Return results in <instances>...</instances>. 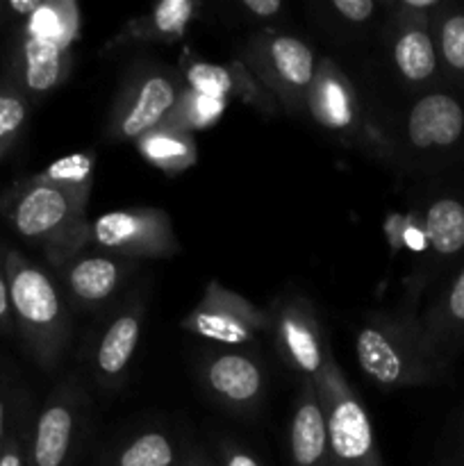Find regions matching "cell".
I'll list each match as a JSON object with an SVG mask.
<instances>
[{"mask_svg":"<svg viewBox=\"0 0 464 466\" xmlns=\"http://www.w3.org/2000/svg\"><path fill=\"white\" fill-rule=\"evenodd\" d=\"M14 330L32 362L55 371L71 341V303L57 278L16 248L5 253Z\"/></svg>","mask_w":464,"mask_h":466,"instance_id":"obj_1","label":"cell"},{"mask_svg":"<svg viewBox=\"0 0 464 466\" xmlns=\"http://www.w3.org/2000/svg\"><path fill=\"white\" fill-rule=\"evenodd\" d=\"M355 358L364 376L387 391L437 385L446 376L417 312L367 314L355 328Z\"/></svg>","mask_w":464,"mask_h":466,"instance_id":"obj_2","label":"cell"},{"mask_svg":"<svg viewBox=\"0 0 464 466\" xmlns=\"http://www.w3.org/2000/svg\"><path fill=\"white\" fill-rule=\"evenodd\" d=\"M86 212L89 200L39 182L35 176L21 177L0 194V217L21 239L39 246L48 262L89 246Z\"/></svg>","mask_w":464,"mask_h":466,"instance_id":"obj_3","label":"cell"},{"mask_svg":"<svg viewBox=\"0 0 464 466\" xmlns=\"http://www.w3.org/2000/svg\"><path fill=\"white\" fill-rule=\"evenodd\" d=\"M185 86L182 73L164 64L150 59L132 62L123 71L109 105L105 137L112 144H136L166 121Z\"/></svg>","mask_w":464,"mask_h":466,"instance_id":"obj_4","label":"cell"},{"mask_svg":"<svg viewBox=\"0 0 464 466\" xmlns=\"http://www.w3.org/2000/svg\"><path fill=\"white\" fill-rule=\"evenodd\" d=\"M314 387L326 419L332 466H385L367 408L346 380L332 353L328 355Z\"/></svg>","mask_w":464,"mask_h":466,"instance_id":"obj_5","label":"cell"},{"mask_svg":"<svg viewBox=\"0 0 464 466\" xmlns=\"http://www.w3.org/2000/svg\"><path fill=\"white\" fill-rule=\"evenodd\" d=\"M241 62L277 105L291 114L308 112V96L317 76V57L303 39L267 27L246 41Z\"/></svg>","mask_w":464,"mask_h":466,"instance_id":"obj_6","label":"cell"},{"mask_svg":"<svg viewBox=\"0 0 464 466\" xmlns=\"http://www.w3.org/2000/svg\"><path fill=\"white\" fill-rule=\"evenodd\" d=\"M180 328L218 349L250 350L264 335H271V314L218 280H209Z\"/></svg>","mask_w":464,"mask_h":466,"instance_id":"obj_7","label":"cell"},{"mask_svg":"<svg viewBox=\"0 0 464 466\" xmlns=\"http://www.w3.org/2000/svg\"><path fill=\"white\" fill-rule=\"evenodd\" d=\"M89 246L132 262L168 259L182 250L171 217L159 208H127L100 214L89 226Z\"/></svg>","mask_w":464,"mask_h":466,"instance_id":"obj_8","label":"cell"},{"mask_svg":"<svg viewBox=\"0 0 464 466\" xmlns=\"http://www.w3.org/2000/svg\"><path fill=\"white\" fill-rule=\"evenodd\" d=\"M308 114L332 135L358 141L376 155L389 153V139L368 121L358 89L330 57L317 64L312 89L308 96Z\"/></svg>","mask_w":464,"mask_h":466,"instance_id":"obj_9","label":"cell"},{"mask_svg":"<svg viewBox=\"0 0 464 466\" xmlns=\"http://www.w3.org/2000/svg\"><path fill=\"white\" fill-rule=\"evenodd\" d=\"M86 394L76 376L48 394L27 440V466H71L85 432Z\"/></svg>","mask_w":464,"mask_h":466,"instance_id":"obj_10","label":"cell"},{"mask_svg":"<svg viewBox=\"0 0 464 466\" xmlns=\"http://www.w3.org/2000/svg\"><path fill=\"white\" fill-rule=\"evenodd\" d=\"M405 141L412 153L446 162L464 153V89L439 85L423 91L405 114Z\"/></svg>","mask_w":464,"mask_h":466,"instance_id":"obj_11","label":"cell"},{"mask_svg":"<svg viewBox=\"0 0 464 466\" xmlns=\"http://www.w3.org/2000/svg\"><path fill=\"white\" fill-rule=\"evenodd\" d=\"M268 314L282 362L300 373L303 380H317L326 367L330 346L312 300L303 294H282Z\"/></svg>","mask_w":464,"mask_h":466,"instance_id":"obj_12","label":"cell"},{"mask_svg":"<svg viewBox=\"0 0 464 466\" xmlns=\"http://www.w3.org/2000/svg\"><path fill=\"white\" fill-rule=\"evenodd\" d=\"M136 264L139 262L86 246L66 258L55 259L50 267L55 268L59 287L71 308L80 312H98L116 299L127 278L136 271Z\"/></svg>","mask_w":464,"mask_h":466,"instance_id":"obj_13","label":"cell"},{"mask_svg":"<svg viewBox=\"0 0 464 466\" xmlns=\"http://www.w3.org/2000/svg\"><path fill=\"white\" fill-rule=\"evenodd\" d=\"M71 48L50 39H41L23 25H14L5 48L0 76L14 82L32 100V105L57 91L71 77Z\"/></svg>","mask_w":464,"mask_h":466,"instance_id":"obj_14","label":"cell"},{"mask_svg":"<svg viewBox=\"0 0 464 466\" xmlns=\"http://www.w3.org/2000/svg\"><path fill=\"white\" fill-rule=\"evenodd\" d=\"M200 382L218 405L248 414L264 403L268 373L250 350L214 349L200 360Z\"/></svg>","mask_w":464,"mask_h":466,"instance_id":"obj_15","label":"cell"},{"mask_svg":"<svg viewBox=\"0 0 464 466\" xmlns=\"http://www.w3.org/2000/svg\"><path fill=\"white\" fill-rule=\"evenodd\" d=\"M144 296L132 294L118 305L107 326L103 328L91 353V371L100 390H118L126 385L144 335Z\"/></svg>","mask_w":464,"mask_h":466,"instance_id":"obj_16","label":"cell"},{"mask_svg":"<svg viewBox=\"0 0 464 466\" xmlns=\"http://www.w3.org/2000/svg\"><path fill=\"white\" fill-rule=\"evenodd\" d=\"M423 255V285L464 264V196L439 194L430 198L419 218Z\"/></svg>","mask_w":464,"mask_h":466,"instance_id":"obj_17","label":"cell"},{"mask_svg":"<svg viewBox=\"0 0 464 466\" xmlns=\"http://www.w3.org/2000/svg\"><path fill=\"white\" fill-rule=\"evenodd\" d=\"M389 57L396 76L409 91L423 94L444 85L430 23L391 16Z\"/></svg>","mask_w":464,"mask_h":466,"instance_id":"obj_18","label":"cell"},{"mask_svg":"<svg viewBox=\"0 0 464 466\" xmlns=\"http://www.w3.org/2000/svg\"><path fill=\"white\" fill-rule=\"evenodd\" d=\"M182 77H185V85L198 94L212 96V98L226 100V103L239 100L268 116L277 112L276 98L259 85L257 77L248 71L241 59L227 64L187 59Z\"/></svg>","mask_w":464,"mask_h":466,"instance_id":"obj_19","label":"cell"},{"mask_svg":"<svg viewBox=\"0 0 464 466\" xmlns=\"http://www.w3.org/2000/svg\"><path fill=\"white\" fill-rule=\"evenodd\" d=\"M428 349L444 369L464 349V264L453 271L444 289L421 314Z\"/></svg>","mask_w":464,"mask_h":466,"instance_id":"obj_20","label":"cell"},{"mask_svg":"<svg viewBox=\"0 0 464 466\" xmlns=\"http://www.w3.org/2000/svg\"><path fill=\"white\" fill-rule=\"evenodd\" d=\"M200 9H203V3H196V0H164L150 7L148 12L130 18L112 36L105 50L146 44H176L185 36L187 27L198 18Z\"/></svg>","mask_w":464,"mask_h":466,"instance_id":"obj_21","label":"cell"},{"mask_svg":"<svg viewBox=\"0 0 464 466\" xmlns=\"http://www.w3.org/2000/svg\"><path fill=\"white\" fill-rule=\"evenodd\" d=\"M289 455L291 466H332L326 419L312 380L300 382L296 394L289 426Z\"/></svg>","mask_w":464,"mask_h":466,"instance_id":"obj_22","label":"cell"},{"mask_svg":"<svg viewBox=\"0 0 464 466\" xmlns=\"http://www.w3.org/2000/svg\"><path fill=\"white\" fill-rule=\"evenodd\" d=\"M146 164L166 176H180L198 162L196 137L171 123H162L135 144Z\"/></svg>","mask_w":464,"mask_h":466,"instance_id":"obj_23","label":"cell"},{"mask_svg":"<svg viewBox=\"0 0 464 466\" xmlns=\"http://www.w3.org/2000/svg\"><path fill=\"white\" fill-rule=\"evenodd\" d=\"M437 57L446 85L464 89V3H446L432 23Z\"/></svg>","mask_w":464,"mask_h":466,"instance_id":"obj_24","label":"cell"},{"mask_svg":"<svg viewBox=\"0 0 464 466\" xmlns=\"http://www.w3.org/2000/svg\"><path fill=\"white\" fill-rule=\"evenodd\" d=\"M21 25L41 39H50L71 48L73 41L80 36V5L73 0H44L41 7Z\"/></svg>","mask_w":464,"mask_h":466,"instance_id":"obj_25","label":"cell"},{"mask_svg":"<svg viewBox=\"0 0 464 466\" xmlns=\"http://www.w3.org/2000/svg\"><path fill=\"white\" fill-rule=\"evenodd\" d=\"M94 171H96V155L91 153H73L66 157H59L50 162L48 167L35 173L39 182H45L50 187L76 194L80 198H91V187H94Z\"/></svg>","mask_w":464,"mask_h":466,"instance_id":"obj_26","label":"cell"},{"mask_svg":"<svg viewBox=\"0 0 464 466\" xmlns=\"http://www.w3.org/2000/svg\"><path fill=\"white\" fill-rule=\"evenodd\" d=\"M32 116V100L0 76V162L14 153Z\"/></svg>","mask_w":464,"mask_h":466,"instance_id":"obj_27","label":"cell"},{"mask_svg":"<svg viewBox=\"0 0 464 466\" xmlns=\"http://www.w3.org/2000/svg\"><path fill=\"white\" fill-rule=\"evenodd\" d=\"M176 446L166 432L146 431L123 444L107 466H176Z\"/></svg>","mask_w":464,"mask_h":466,"instance_id":"obj_28","label":"cell"},{"mask_svg":"<svg viewBox=\"0 0 464 466\" xmlns=\"http://www.w3.org/2000/svg\"><path fill=\"white\" fill-rule=\"evenodd\" d=\"M226 100L212 98V96L198 94V91L185 86L180 98H177L176 107H173V112L168 114V118L164 123H171V126L194 135V132L217 126L218 118L226 114Z\"/></svg>","mask_w":464,"mask_h":466,"instance_id":"obj_29","label":"cell"},{"mask_svg":"<svg viewBox=\"0 0 464 466\" xmlns=\"http://www.w3.org/2000/svg\"><path fill=\"white\" fill-rule=\"evenodd\" d=\"M30 419L18 396L14 408L12 423H9L7 437H5L3 451H0V466H27V440H30Z\"/></svg>","mask_w":464,"mask_h":466,"instance_id":"obj_30","label":"cell"},{"mask_svg":"<svg viewBox=\"0 0 464 466\" xmlns=\"http://www.w3.org/2000/svg\"><path fill=\"white\" fill-rule=\"evenodd\" d=\"M330 9L350 25H362L373 18L378 12V5L373 0H332Z\"/></svg>","mask_w":464,"mask_h":466,"instance_id":"obj_31","label":"cell"},{"mask_svg":"<svg viewBox=\"0 0 464 466\" xmlns=\"http://www.w3.org/2000/svg\"><path fill=\"white\" fill-rule=\"evenodd\" d=\"M5 253H7V248L0 246V335L12 337L16 335V330H14L12 303H9V282L7 268H5Z\"/></svg>","mask_w":464,"mask_h":466,"instance_id":"obj_32","label":"cell"},{"mask_svg":"<svg viewBox=\"0 0 464 466\" xmlns=\"http://www.w3.org/2000/svg\"><path fill=\"white\" fill-rule=\"evenodd\" d=\"M218 462H221V466H262L248 449H244V446L232 440H223L218 444Z\"/></svg>","mask_w":464,"mask_h":466,"instance_id":"obj_33","label":"cell"},{"mask_svg":"<svg viewBox=\"0 0 464 466\" xmlns=\"http://www.w3.org/2000/svg\"><path fill=\"white\" fill-rule=\"evenodd\" d=\"M16 399H18V394L16 391L9 390L7 378H5L3 371H0V451H3L5 437H7L9 423H12L14 408H16Z\"/></svg>","mask_w":464,"mask_h":466,"instance_id":"obj_34","label":"cell"},{"mask_svg":"<svg viewBox=\"0 0 464 466\" xmlns=\"http://www.w3.org/2000/svg\"><path fill=\"white\" fill-rule=\"evenodd\" d=\"M239 7L246 16H253L257 21H268V18H276L277 14H282L285 5L280 0H241Z\"/></svg>","mask_w":464,"mask_h":466,"instance_id":"obj_35","label":"cell"},{"mask_svg":"<svg viewBox=\"0 0 464 466\" xmlns=\"http://www.w3.org/2000/svg\"><path fill=\"white\" fill-rule=\"evenodd\" d=\"M177 464L180 466H214L212 460H209L203 451L194 449V446H189V449L182 453V458L177 460Z\"/></svg>","mask_w":464,"mask_h":466,"instance_id":"obj_36","label":"cell"},{"mask_svg":"<svg viewBox=\"0 0 464 466\" xmlns=\"http://www.w3.org/2000/svg\"><path fill=\"white\" fill-rule=\"evenodd\" d=\"M450 466H464V414L459 421L458 432H455V446L450 453Z\"/></svg>","mask_w":464,"mask_h":466,"instance_id":"obj_37","label":"cell"},{"mask_svg":"<svg viewBox=\"0 0 464 466\" xmlns=\"http://www.w3.org/2000/svg\"><path fill=\"white\" fill-rule=\"evenodd\" d=\"M9 25V14H7V0H0V27Z\"/></svg>","mask_w":464,"mask_h":466,"instance_id":"obj_38","label":"cell"}]
</instances>
